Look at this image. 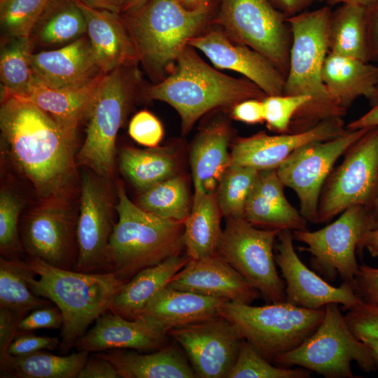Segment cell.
Here are the masks:
<instances>
[{
  "instance_id": "d4e9b609",
  "label": "cell",
  "mask_w": 378,
  "mask_h": 378,
  "mask_svg": "<svg viewBox=\"0 0 378 378\" xmlns=\"http://www.w3.org/2000/svg\"><path fill=\"white\" fill-rule=\"evenodd\" d=\"M276 169L260 170L247 200L244 219L267 229L307 230V220L286 199Z\"/></svg>"
},
{
  "instance_id": "ffe728a7",
  "label": "cell",
  "mask_w": 378,
  "mask_h": 378,
  "mask_svg": "<svg viewBox=\"0 0 378 378\" xmlns=\"http://www.w3.org/2000/svg\"><path fill=\"white\" fill-rule=\"evenodd\" d=\"M188 46L202 51L218 69L241 74L267 95L283 94L285 76L262 54L233 42L218 31L212 30L194 36Z\"/></svg>"
},
{
  "instance_id": "4fadbf2b",
  "label": "cell",
  "mask_w": 378,
  "mask_h": 378,
  "mask_svg": "<svg viewBox=\"0 0 378 378\" xmlns=\"http://www.w3.org/2000/svg\"><path fill=\"white\" fill-rule=\"evenodd\" d=\"M217 20L232 41L264 55L286 77L291 33L287 17L268 0H221Z\"/></svg>"
},
{
  "instance_id": "680465c9",
  "label": "cell",
  "mask_w": 378,
  "mask_h": 378,
  "mask_svg": "<svg viewBox=\"0 0 378 378\" xmlns=\"http://www.w3.org/2000/svg\"><path fill=\"white\" fill-rule=\"evenodd\" d=\"M365 248L372 257H378V226L365 235L360 249Z\"/></svg>"
},
{
  "instance_id": "d6a6232c",
  "label": "cell",
  "mask_w": 378,
  "mask_h": 378,
  "mask_svg": "<svg viewBox=\"0 0 378 378\" xmlns=\"http://www.w3.org/2000/svg\"><path fill=\"white\" fill-rule=\"evenodd\" d=\"M89 354L77 351L58 356L42 350L23 356L7 354L0 360L1 377L77 378Z\"/></svg>"
},
{
  "instance_id": "74e56055",
  "label": "cell",
  "mask_w": 378,
  "mask_h": 378,
  "mask_svg": "<svg viewBox=\"0 0 378 378\" xmlns=\"http://www.w3.org/2000/svg\"><path fill=\"white\" fill-rule=\"evenodd\" d=\"M26 261L18 258H0V307L27 315L31 311L50 304L46 298L36 295L26 279Z\"/></svg>"
},
{
  "instance_id": "f1b7e54d",
  "label": "cell",
  "mask_w": 378,
  "mask_h": 378,
  "mask_svg": "<svg viewBox=\"0 0 378 378\" xmlns=\"http://www.w3.org/2000/svg\"><path fill=\"white\" fill-rule=\"evenodd\" d=\"M230 132L222 124L211 125L195 139L190 150L194 195L216 192L230 165Z\"/></svg>"
},
{
  "instance_id": "7a4b0ae2",
  "label": "cell",
  "mask_w": 378,
  "mask_h": 378,
  "mask_svg": "<svg viewBox=\"0 0 378 378\" xmlns=\"http://www.w3.org/2000/svg\"><path fill=\"white\" fill-rule=\"evenodd\" d=\"M331 14L330 6H325L287 18L291 43L283 94L311 97L294 115L289 132H303L346 114L330 96L323 80Z\"/></svg>"
},
{
  "instance_id": "ba28073f",
  "label": "cell",
  "mask_w": 378,
  "mask_h": 378,
  "mask_svg": "<svg viewBox=\"0 0 378 378\" xmlns=\"http://www.w3.org/2000/svg\"><path fill=\"white\" fill-rule=\"evenodd\" d=\"M138 81L139 74L133 65L104 74L87 116L85 137L76 162L107 180L114 172L117 134Z\"/></svg>"
},
{
  "instance_id": "836d02e7",
  "label": "cell",
  "mask_w": 378,
  "mask_h": 378,
  "mask_svg": "<svg viewBox=\"0 0 378 378\" xmlns=\"http://www.w3.org/2000/svg\"><path fill=\"white\" fill-rule=\"evenodd\" d=\"M328 48L329 52L370 62L366 7L344 4L332 11Z\"/></svg>"
},
{
  "instance_id": "30bf717a",
  "label": "cell",
  "mask_w": 378,
  "mask_h": 378,
  "mask_svg": "<svg viewBox=\"0 0 378 378\" xmlns=\"http://www.w3.org/2000/svg\"><path fill=\"white\" fill-rule=\"evenodd\" d=\"M280 231L258 229L244 218H227L216 251L269 303L286 300L274 255Z\"/></svg>"
},
{
  "instance_id": "8992f818",
  "label": "cell",
  "mask_w": 378,
  "mask_h": 378,
  "mask_svg": "<svg viewBox=\"0 0 378 378\" xmlns=\"http://www.w3.org/2000/svg\"><path fill=\"white\" fill-rule=\"evenodd\" d=\"M209 13L208 3L188 9L178 0H148L136 10L120 15L138 59L150 74L158 77L176 62Z\"/></svg>"
},
{
  "instance_id": "9a60e30c",
  "label": "cell",
  "mask_w": 378,
  "mask_h": 378,
  "mask_svg": "<svg viewBox=\"0 0 378 378\" xmlns=\"http://www.w3.org/2000/svg\"><path fill=\"white\" fill-rule=\"evenodd\" d=\"M69 198L41 200L22 218L20 237L29 257L64 270H74L78 260L77 220Z\"/></svg>"
},
{
  "instance_id": "603a6c76",
  "label": "cell",
  "mask_w": 378,
  "mask_h": 378,
  "mask_svg": "<svg viewBox=\"0 0 378 378\" xmlns=\"http://www.w3.org/2000/svg\"><path fill=\"white\" fill-rule=\"evenodd\" d=\"M31 65L34 81L56 88H81L104 74L85 36L62 48L34 53Z\"/></svg>"
},
{
  "instance_id": "681fc988",
  "label": "cell",
  "mask_w": 378,
  "mask_h": 378,
  "mask_svg": "<svg viewBox=\"0 0 378 378\" xmlns=\"http://www.w3.org/2000/svg\"><path fill=\"white\" fill-rule=\"evenodd\" d=\"M356 290L363 302L378 305V268L358 265L355 279Z\"/></svg>"
},
{
  "instance_id": "7c38bea8",
  "label": "cell",
  "mask_w": 378,
  "mask_h": 378,
  "mask_svg": "<svg viewBox=\"0 0 378 378\" xmlns=\"http://www.w3.org/2000/svg\"><path fill=\"white\" fill-rule=\"evenodd\" d=\"M322 189L318 223L356 205L372 208L378 183V127L370 128L345 152Z\"/></svg>"
},
{
  "instance_id": "ac0fdd59",
  "label": "cell",
  "mask_w": 378,
  "mask_h": 378,
  "mask_svg": "<svg viewBox=\"0 0 378 378\" xmlns=\"http://www.w3.org/2000/svg\"><path fill=\"white\" fill-rule=\"evenodd\" d=\"M105 179L93 172L82 178L77 220L78 260L74 270L96 272L115 224Z\"/></svg>"
},
{
  "instance_id": "db71d44e",
  "label": "cell",
  "mask_w": 378,
  "mask_h": 378,
  "mask_svg": "<svg viewBox=\"0 0 378 378\" xmlns=\"http://www.w3.org/2000/svg\"><path fill=\"white\" fill-rule=\"evenodd\" d=\"M370 62L378 65V0L366 7Z\"/></svg>"
},
{
  "instance_id": "7bdbcfd3",
  "label": "cell",
  "mask_w": 378,
  "mask_h": 378,
  "mask_svg": "<svg viewBox=\"0 0 378 378\" xmlns=\"http://www.w3.org/2000/svg\"><path fill=\"white\" fill-rule=\"evenodd\" d=\"M22 208V201L14 192L8 189L1 190L0 249L4 255L9 258L23 250L18 229Z\"/></svg>"
},
{
  "instance_id": "e0dca14e",
  "label": "cell",
  "mask_w": 378,
  "mask_h": 378,
  "mask_svg": "<svg viewBox=\"0 0 378 378\" xmlns=\"http://www.w3.org/2000/svg\"><path fill=\"white\" fill-rule=\"evenodd\" d=\"M277 239L275 262L285 279L286 302L310 309H319L330 303L342 304L349 309L363 302L351 284L343 282L334 286L300 260L294 248L292 230H281Z\"/></svg>"
},
{
  "instance_id": "816d5d0a",
  "label": "cell",
  "mask_w": 378,
  "mask_h": 378,
  "mask_svg": "<svg viewBox=\"0 0 378 378\" xmlns=\"http://www.w3.org/2000/svg\"><path fill=\"white\" fill-rule=\"evenodd\" d=\"M77 378H120L115 366L97 353L88 356Z\"/></svg>"
},
{
  "instance_id": "e7e4bbea",
  "label": "cell",
  "mask_w": 378,
  "mask_h": 378,
  "mask_svg": "<svg viewBox=\"0 0 378 378\" xmlns=\"http://www.w3.org/2000/svg\"><path fill=\"white\" fill-rule=\"evenodd\" d=\"M372 209L373 212L374 213L375 216H377V218H378V183H377V193H376L375 199H374Z\"/></svg>"
},
{
  "instance_id": "9c48e42d",
  "label": "cell",
  "mask_w": 378,
  "mask_h": 378,
  "mask_svg": "<svg viewBox=\"0 0 378 378\" xmlns=\"http://www.w3.org/2000/svg\"><path fill=\"white\" fill-rule=\"evenodd\" d=\"M353 361L365 372L378 368L369 348L351 330L338 304L330 303L316 330L273 363L284 368L300 366L328 378H353Z\"/></svg>"
},
{
  "instance_id": "6125c7cd",
  "label": "cell",
  "mask_w": 378,
  "mask_h": 378,
  "mask_svg": "<svg viewBox=\"0 0 378 378\" xmlns=\"http://www.w3.org/2000/svg\"><path fill=\"white\" fill-rule=\"evenodd\" d=\"M148 1V0H127L122 9L121 13H127L135 11L144 5Z\"/></svg>"
},
{
  "instance_id": "c3c4849f",
  "label": "cell",
  "mask_w": 378,
  "mask_h": 378,
  "mask_svg": "<svg viewBox=\"0 0 378 378\" xmlns=\"http://www.w3.org/2000/svg\"><path fill=\"white\" fill-rule=\"evenodd\" d=\"M60 340L57 337L39 336L25 332L18 334L9 345L6 355L23 356L42 350L59 348Z\"/></svg>"
},
{
  "instance_id": "6da1fadb",
  "label": "cell",
  "mask_w": 378,
  "mask_h": 378,
  "mask_svg": "<svg viewBox=\"0 0 378 378\" xmlns=\"http://www.w3.org/2000/svg\"><path fill=\"white\" fill-rule=\"evenodd\" d=\"M0 129L4 151L41 200L69 198L76 179V132L8 94L1 97Z\"/></svg>"
},
{
  "instance_id": "6f0895ef",
  "label": "cell",
  "mask_w": 378,
  "mask_h": 378,
  "mask_svg": "<svg viewBox=\"0 0 378 378\" xmlns=\"http://www.w3.org/2000/svg\"><path fill=\"white\" fill-rule=\"evenodd\" d=\"M84 4L98 9L121 13L127 0H80Z\"/></svg>"
},
{
  "instance_id": "4dcf8cb0",
  "label": "cell",
  "mask_w": 378,
  "mask_h": 378,
  "mask_svg": "<svg viewBox=\"0 0 378 378\" xmlns=\"http://www.w3.org/2000/svg\"><path fill=\"white\" fill-rule=\"evenodd\" d=\"M103 76L77 88H51L34 81L25 95L16 97L34 104L66 128L77 132L78 124L87 118Z\"/></svg>"
},
{
  "instance_id": "d6986e66",
  "label": "cell",
  "mask_w": 378,
  "mask_h": 378,
  "mask_svg": "<svg viewBox=\"0 0 378 378\" xmlns=\"http://www.w3.org/2000/svg\"><path fill=\"white\" fill-rule=\"evenodd\" d=\"M346 130L342 118H335L300 132L278 135L260 132L237 141L230 152V164L258 171L276 169L298 148L311 142L333 139Z\"/></svg>"
},
{
  "instance_id": "94428289",
  "label": "cell",
  "mask_w": 378,
  "mask_h": 378,
  "mask_svg": "<svg viewBox=\"0 0 378 378\" xmlns=\"http://www.w3.org/2000/svg\"><path fill=\"white\" fill-rule=\"evenodd\" d=\"M377 0H326L328 5L334 6L337 4H356L364 7H368Z\"/></svg>"
},
{
  "instance_id": "4316f807",
  "label": "cell",
  "mask_w": 378,
  "mask_h": 378,
  "mask_svg": "<svg viewBox=\"0 0 378 378\" xmlns=\"http://www.w3.org/2000/svg\"><path fill=\"white\" fill-rule=\"evenodd\" d=\"M226 302L225 299L167 286L149 302L141 316L169 331L220 316V309Z\"/></svg>"
},
{
  "instance_id": "277c9868",
  "label": "cell",
  "mask_w": 378,
  "mask_h": 378,
  "mask_svg": "<svg viewBox=\"0 0 378 378\" xmlns=\"http://www.w3.org/2000/svg\"><path fill=\"white\" fill-rule=\"evenodd\" d=\"M26 263L30 289L49 300L63 315L58 348L62 353H68L89 326L111 310L125 284L112 273L61 269L34 257H29Z\"/></svg>"
},
{
  "instance_id": "5bb4252c",
  "label": "cell",
  "mask_w": 378,
  "mask_h": 378,
  "mask_svg": "<svg viewBox=\"0 0 378 378\" xmlns=\"http://www.w3.org/2000/svg\"><path fill=\"white\" fill-rule=\"evenodd\" d=\"M369 129L346 128L333 139L305 144L292 153L276 169L284 186L296 193L300 212L307 221L318 223L321 193L334 164Z\"/></svg>"
},
{
  "instance_id": "5b68a950",
  "label": "cell",
  "mask_w": 378,
  "mask_h": 378,
  "mask_svg": "<svg viewBox=\"0 0 378 378\" xmlns=\"http://www.w3.org/2000/svg\"><path fill=\"white\" fill-rule=\"evenodd\" d=\"M172 73L148 88L146 97L167 103L178 113L182 130L188 132L209 111L234 106L248 99H264L267 94L246 79L227 76L206 64L188 46L176 60Z\"/></svg>"
},
{
  "instance_id": "8d00e7d4",
  "label": "cell",
  "mask_w": 378,
  "mask_h": 378,
  "mask_svg": "<svg viewBox=\"0 0 378 378\" xmlns=\"http://www.w3.org/2000/svg\"><path fill=\"white\" fill-rule=\"evenodd\" d=\"M35 43L31 37H6L0 54L1 94L25 95L34 82L31 57Z\"/></svg>"
},
{
  "instance_id": "1f68e13d",
  "label": "cell",
  "mask_w": 378,
  "mask_h": 378,
  "mask_svg": "<svg viewBox=\"0 0 378 378\" xmlns=\"http://www.w3.org/2000/svg\"><path fill=\"white\" fill-rule=\"evenodd\" d=\"M222 216L216 192L194 195L191 210L183 221L184 248L190 259L216 253L223 233Z\"/></svg>"
},
{
  "instance_id": "484cf974",
  "label": "cell",
  "mask_w": 378,
  "mask_h": 378,
  "mask_svg": "<svg viewBox=\"0 0 378 378\" xmlns=\"http://www.w3.org/2000/svg\"><path fill=\"white\" fill-rule=\"evenodd\" d=\"M326 88L346 113L356 99L363 97L371 103L378 96V65L328 52L323 69Z\"/></svg>"
},
{
  "instance_id": "9f6ffc18",
  "label": "cell",
  "mask_w": 378,
  "mask_h": 378,
  "mask_svg": "<svg viewBox=\"0 0 378 378\" xmlns=\"http://www.w3.org/2000/svg\"><path fill=\"white\" fill-rule=\"evenodd\" d=\"M370 109L358 118L351 121L346 128L358 130L378 127V96L370 103Z\"/></svg>"
},
{
  "instance_id": "60d3db41",
  "label": "cell",
  "mask_w": 378,
  "mask_h": 378,
  "mask_svg": "<svg viewBox=\"0 0 378 378\" xmlns=\"http://www.w3.org/2000/svg\"><path fill=\"white\" fill-rule=\"evenodd\" d=\"M309 375L306 370L272 365L243 339L237 360L227 378H307Z\"/></svg>"
},
{
  "instance_id": "f6af8a7d",
  "label": "cell",
  "mask_w": 378,
  "mask_h": 378,
  "mask_svg": "<svg viewBox=\"0 0 378 378\" xmlns=\"http://www.w3.org/2000/svg\"><path fill=\"white\" fill-rule=\"evenodd\" d=\"M128 131L133 140L148 148L156 147L164 134L160 121L147 111H141L133 116Z\"/></svg>"
},
{
  "instance_id": "11a10c76",
  "label": "cell",
  "mask_w": 378,
  "mask_h": 378,
  "mask_svg": "<svg viewBox=\"0 0 378 378\" xmlns=\"http://www.w3.org/2000/svg\"><path fill=\"white\" fill-rule=\"evenodd\" d=\"M317 1L319 0H268L274 8L287 18L305 11Z\"/></svg>"
},
{
  "instance_id": "ab89813d",
  "label": "cell",
  "mask_w": 378,
  "mask_h": 378,
  "mask_svg": "<svg viewBox=\"0 0 378 378\" xmlns=\"http://www.w3.org/2000/svg\"><path fill=\"white\" fill-rule=\"evenodd\" d=\"M258 172L245 166L230 164L227 167L216 190L223 216L227 218H244L246 204Z\"/></svg>"
},
{
  "instance_id": "7402d4cb",
  "label": "cell",
  "mask_w": 378,
  "mask_h": 378,
  "mask_svg": "<svg viewBox=\"0 0 378 378\" xmlns=\"http://www.w3.org/2000/svg\"><path fill=\"white\" fill-rule=\"evenodd\" d=\"M168 332L142 316L127 319L109 310L94 321L74 347L88 353L116 349L155 351L166 344Z\"/></svg>"
},
{
  "instance_id": "cb8c5ba5",
  "label": "cell",
  "mask_w": 378,
  "mask_h": 378,
  "mask_svg": "<svg viewBox=\"0 0 378 378\" xmlns=\"http://www.w3.org/2000/svg\"><path fill=\"white\" fill-rule=\"evenodd\" d=\"M86 20V34L97 64L103 74L139 59L132 40L119 13L88 6L76 0Z\"/></svg>"
},
{
  "instance_id": "2e32d148",
  "label": "cell",
  "mask_w": 378,
  "mask_h": 378,
  "mask_svg": "<svg viewBox=\"0 0 378 378\" xmlns=\"http://www.w3.org/2000/svg\"><path fill=\"white\" fill-rule=\"evenodd\" d=\"M168 334L186 351L197 377L202 378H227L243 340L221 316L172 328Z\"/></svg>"
},
{
  "instance_id": "ee69618b",
  "label": "cell",
  "mask_w": 378,
  "mask_h": 378,
  "mask_svg": "<svg viewBox=\"0 0 378 378\" xmlns=\"http://www.w3.org/2000/svg\"><path fill=\"white\" fill-rule=\"evenodd\" d=\"M310 100L309 96L302 94L267 95L262 104L267 127L281 134L289 132L294 115Z\"/></svg>"
},
{
  "instance_id": "52a82bcc",
  "label": "cell",
  "mask_w": 378,
  "mask_h": 378,
  "mask_svg": "<svg viewBox=\"0 0 378 378\" xmlns=\"http://www.w3.org/2000/svg\"><path fill=\"white\" fill-rule=\"evenodd\" d=\"M220 314L235 327L242 339L273 363L316 330L323 318L325 307L310 309L286 301L258 307L227 301Z\"/></svg>"
},
{
  "instance_id": "f5cc1de1",
  "label": "cell",
  "mask_w": 378,
  "mask_h": 378,
  "mask_svg": "<svg viewBox=\"0 0 378 378\" xmlns=\"http://www.w3.org/2000/svg\"><path fill=\"white\" fill-rule=\"evenodd\" d=\"M262 99H248L236 104L232 106V117L247 124L265 121Z\"/></svg>"
},
{
  "instance_id": "f907efd6",
  "label": "cell",
  "mask_w": 378,
  "mask_h": 378,
  "mask_svg": "<svg viewBox=\"0 0 378 378\" xmlns=\"http://www.w3.org/2000/svg\"><path fill=\"white\" fill-rule=\"evenodd\" d=\"M25 316L0 307V360L6 356L9 345L17 335L18 325Z\"/></svg>"
},
{
  "instance_id": "83f0119b",
  "label": "cell",
  "mask_w": 378,
  "mask_h": 378,
  "mask_svg": "<svg viewBox=\"0 0 378 378\" xmlns=\"http://www.w3.org/2000/svg\"><path fill=\"white\" fill-rule=\"evenodd\" d=\"M109 360L120 378H193L197 374L181 353L164 345L152 353L116 349L97 353Z\"/></svg>"
},
{
  "instance_id": "8fae6325",
  "label": "cell",
  "mask_w": 378,
  "mask_h": 378,
  "mask_svg": "<svg viewBox=\"0 0 378 378\" xmlns=\"http://www.w3.org/2000/svg\"><path fill=\"white\" fill-rule=\"evenodd\" d=\"M378 226L370 207L356 205L344 210L332 223L316 230H294L293 239L307 245L302 250L312 256V266L328 279L338 274L356 289L358 270L356 251L366 233Z\"/></svg>"
},
{
  "instance_id": "f35d334b",
  "label": "cell",
  "mask_w": 378,
  "mask_h": 378,
  "mask_svg": "<svg viewBox=\"0 0 378 378\" xmlns=\"http://www.w3.org/2000/svg\"><path fill=\"white\" fill-rule=\"evenodd\" d=\"M137 205L158 216L183 222L191 210L186 180L174 176L141 192Z\"/></svg>"
},
{
  "instance_id": "b9f144b4",
  "label": "cell",
  "mask_w": 378,
  "mask_h": 378,
  "mask_svg": "<svg viewBox=\"0 0 378 378\" xmlns=\"http://www.w3.org/2000/svg\"><path fill=\"white\" fill-rule=\"evenodd\" d=\"M51 0H0V22L6 37H29Z\"/></svg>"
},
{
  "instance_id": "7dc6e473",
  "label": "cell",
  "mask_w": 378,
  "mask_h": 378,
  "mask_svg": "<svg viewBox=\"0 0 378 378\" xmlns=\"http://www.w3.org/2000/svg\"><path fill=\"white\" fill-rule=\"evenodd\" d=\"M63 325V315L56 306L50 304L36 309L27 314L20 322L18 334L41 329H59Z\"/></svg>"
},
{
  "instance_id": "3957f363",
  "label": "cell",
  "mask_w": 378,
  "mask_h": 378,
  "mask_svg": "<svg viewBox=\"0 0 378 378\" xmlns=\"http://www.w3.org/2000/svg\"><path fill=\"white\" fill-rule=\"evenodd\" d=\"M117 195L118 220L96 272L112 273L125 283L141 270L181 255L184 225L142 209L120 183Z\"/></svg>"
},
{
  "instance_id": "91938a15",
  "label": "cell",
  "mask_w": 378,
  "mask_h": 378,
  "mask_svg": "<svg viewBox=\"0 0 378 378\" xmlns=\"http://www.w3.org/2000/svg\"><path fill=\"white\" fill-rule=\"evenodd\" d=\"M358 339L369 348L378 365V339L368 336L361 337Z\"/></svg>"
},
{
  "instance_id": "bcb514c9",
  "label": "cell",
  "mask_w": 378,
  "mask_h": 378,
  "mask_svg": "<svg viewBox=\"0 0 378 378\" xmlns=\"http://www.w3.org/2000/svg\"><path fill=\"white\" fill-rule=\"evenodd\" d=\"M357 338L368 336L378 339V305L365 302L349 309L344 316Z\"/></svg>"
},
{
  "instance_id": "44dd1931",
  "label": "cell",
  "mask_w": 378,
  "mask_h": 378,
  "mask_svg": "<svg viewBox=\"0 0 378 378\" xmlns=\"http://www.w3.org/2000/svg\"><path fill=\"white\" fill-rule=\"evenodd\" d=\"M167 286L244 304H251L260 295L216 253L198 259L190 258Z\"/></svg>"
},
{
  "instance_id": "be15d7a7",
  "label": "cell",
  "mask_w": 378,
  "mask_h": 378,
  "mask_svg": "<svg viewBox=\"0 0 378 378\" xmlns=\"http://www.w3.org/2000/svg\"><path fill=\"white\" fill-rule=\"evenodd\" d=\"M186 8L194 9L203 4H207L208 0H178Z\"/></svg>"
},
{
  "instance_id": "f546056e",
  "label": "cell",
  "mask_w": 378,
  "mask_h": 378,
  "mask_svg": "<svg viewBox=\"0 0 378 378\" xmlns=\"http://www.w3.org/2000/svg\"><path fill=\"white\" fill-rule=\"evenodd\" d=\"M190 260L185 255H174L144 269L125 282L115 295L111 311L127 319L140 316L149 302Z\"/></svg>"
},
{
  "instance_id": "e575fe53",
  "label": "cell",
  "mask_w": 378,
  "mask_h": 378,
  "mask_svg": "<svg viewBox=\"0 0 378 378\" xmlns=\"http://www.w3.org/2000/svg\"><path fill=\"white\" fill-rule=\"evenodd\" d=\"M86 34V20L76 0H51L31 37L46 46L69 43Z\"/></svg>"
},
{
  "instance_id": "d590c367",
  "label": "cell",
  "mask_w": 378,
  "mask_h": 378,
  "mask_svg": "<svg viewBox=\"0 0 378 378\" xmlns=\"http://www.w3.org/2000/svg\"><path fill=\"white\" fill-rule=\"evenodd\" d=\"M118 162L122 174L141 192L174 176L176 171L171 153L156 147H125L119 153Z\"/></svg>"
}]
</instances>
